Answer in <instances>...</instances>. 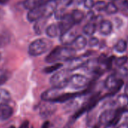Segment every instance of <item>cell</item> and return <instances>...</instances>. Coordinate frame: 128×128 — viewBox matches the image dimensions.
Returning a JSON list of instances; mask_svg holds the SVG:
<instances>
[{
    "label": "cell",
    "instance_id": "42",
    "mask_svg": "<svg viewBox=\"0 0 128 128\" xmlns=\"http://www.w3.org/2000/svg\"><path fill=\"white\" fill-rule=\"evenodd\" d=\"M1 59H2V54L0 53V60H1Z\"/></svg>",
    "mask_w": 128,
    "mask_h": 128
},
{
    "label": "cell",
    "instance_id": "6",
    "mask_svg": "<svg viewBox=\"0 0 128 128\" xmlns=\"http://www.w3.org/2000/svg\"><path fill=\"white\" fill-rule=\"evenodd\" d=\"M62 94V89L53 87L52 88L47 90L42 94V100L44 102H54Z\"/></svg>",
    "mask_w": 128,
    "mask_h": 128
},
{
    "label": "cell",
    "instance_id": "25",
    "mask_svg": "<svg viewBox=\"0 0 128 128\" xmlns=\"http://www.w3.org/2000/svg\"><path fill=\"white\" fill-rule=\"evenodd\" d=\"M105 11L106 12V13L108 14H116L118 12V8L114 2H110L109 3L106 4Z\"/></svg>",
    "mask_w": 128,
    "mask_h": 128
},
{
    "label": "cell",
    "instance_id": "5",
    "mask_svg": "<svg viewBox=\"0 0 128 128\" xmlns=\"http://www.w3.org/2000/svg\"><path fill=\"white\" fill-rule=\"evenodd\" d=\"M88 84H89V80L87 77L80 74H76L71 76L69 81L68 86L71 87L73 89L79 90V89L84 88L88 85Z\"/></svg>",
    "mask_w": 128,
    "mask_h": 128
},
{
    "label": "cell",
    "instance_id": "41",
    "mask_svg": "<svg viewBox=\"0 0 128 128\" xmlns=\"http://www.w3.org/2000/svg\"><path fill=\"white\" fill-rule=\"evenodd\" d=\"M8 128H15V126H11L8 127Z\"/></svg>",
    "mask_w": 128,
    "mask_h": 128
},
{
    "label": "cell",
    "instance_id": "33",
    "mask_svg": "<svg viewBox=\"0 0 128 128\" xmlns=\"http://www.w3.org/2000/svg\"><path fill=\"white\" fill-rule=\"evenodd\" d=\"M29 126H30V122L28 120H26L21 124L20 128H29Z\"/></svg>",
    "mask_w": 128,
    "mask_h": 128
},
{
    "label": "cell",
    "instance_id": "9",
    "mask_svg": "<svg viewBox=\"0 0 128 128\" xmlns=\"http://www.w3.org/2000/svg\"><path fill=\"white\" fill-rule=\"evenodd\" d=\"M87 60H85V56L80 57H73L70 60H69V65L67 70L72 72L74 70H78L82 67H84Z\"/></svg>",
    "mask_w": 128,
    "mask_h": 128
},
{
    "label": "cell",
    "instance_id": "23",
    "mask_svg": "<svg viewBox=\"0 0 128 128\" xmlns=\"http://www.w3.org/2000/svg\"><path fill=\"white\" fill-rule=\"evenodd\" d=\"M62 66V64L60 63V62H56L54 63V65L50 66H47L44 69L43 72L46 74H49V73H53L55 72L56 71H58L60 69H61V67Z\"/></svg>",
    "mask_w": 128,
    "mask_h": 128
},
{
    "label": "cell",
    "instance_id": "18",
    "mask_svg": "<svg viewBox=\"0 0 128 128\" xmlns=\"http://www.w3.org/2000/svg\"><path fill=\"white\" fill-rule=\"evenodd\" d=\"M47 19L46 18H42L39 20H38L37 21H36L35 25H34V30L36 32V34L38 35H41L43 32V30L46 25L47 23Z\"/></svg>",
    "mask_w": 128,
    "mask_h": 128
},
{
    "label": "cell",
    "instance_id": "16",
    "mask_svg": "<svg viewBox=\"0 0 128 128\" xmlns=\"http://www.w3.org/2000/svg\"><path fill=\"white\" fill-rule=\"evenodd\" d=\"M113 29L112 24L109 20H102L100 23V32L103 36H108L112 33Z\"/></svg>",
    "mask_w": 128,
    "mask_h": 128
},
{
    "label": "cell",
    "instance_id": "12",
    "mask_svg": "<svg viewBox=\"0 0 128 128\" xmlns=\"http://www.w3.org/2000/svg\"><path fill=\"white\" fill-rule=\"evenodd\" d=\"M13 114V108L8 103L0 105V120L4 121L8 120Z\"/></svg>",
    "mask_w": 128,
    "mask_h": 128
},
{
    "label": "cell",
    "instance_id": "34",
    "mask_svg": "<svg viewBox=\"0 0 128 128\" xmlns=\"http://www.w3.org/2000/svg\"><path fill=\"white\" fill-rule=\"evenodd\" d=\"M105 128H118V125H115L113 124H108L106 125Z\"/></svg>",
    "mask_w": 128,
    "mask_h": 128
},
{
    "label": "cell",
    "instance_id": "35",
    "mask_svg": "<svg viewBox=\"0 0 128 128\" xmlns=\"http://www.w3.org/2000/svg\"><path fill=\"white\" fill-rule=\"evenodd\" d=\"M42 128H50V122L49 121H45L43 124Z\"/></svg>",
    "mask_w": 128,
    "mask_h": 128
},
{
    "label": "cell",
    "instance_id": "2",
    "mask_svg": "<svg viewBox=\"0 0 128 128\" xmlns=\"http://www.w3.org/2000/svg\"><path fill=\"white\" fill-rule=\"evenodd\" d=\"M53 46V42L46 38H38L33 41L29 46L28 52L30 56H37L49 51Z\"/></svg>",
    "mask_w": 128,
    "mask_h": 128
},
{
    "label": "cell",
    "instance_id": "27",
    "mask_svg": "<svg viewBox=\"0 0 128 128\" xmlns=\"http://www.w3.org/2000/svg\"><path fill=\"white\" fill-rule=\"evenodd\" d=\"M106 6V2H105L104 1H98V2H95L94 8L98 12H102V11L105 10Z\"/></svg>",
    "mask_w": 128,
    "mask_h": 128
},
{
    "label": "cell",
    "instance_id": "7",
    "mask_svg": "<svg viewBox=\"0 0 128 128\" xmlns=\"http://www.w3.org/2000/svg\"><path fill=\"white\" fill-rule=\"evenodd\" d=\"M26 18H27L28 21L30 23L36 22L38 20H39L42 18H44V4L40 6H38L35 8L29 10V12L27 13Z\"/></svg>",
    "mask_w": 128,
    "mask_h": 128
},
{
    "label": "cell",
    "instance_id": "32",
    "mask_svg": "<svg viewBox=\"0 0 128 128\" xmlns=\"http://www.w3.org/2000/svg\"><path fill=\"white\" fill-rule=\"evenodd\" d=\"M84 2V0H72V4H75L77 6L82 5Z\"/></svg>",
    "mask_w": 128,
    "mask_h": 128
},
{
    "label": "cell",
    "instance_id": "19",
    "mask_svg": "<svg viewBox=\"0 0 128 128\" xmlns=\"http://www.w3.org/2000/svg\"><path fill=\"white\" fill-rule=\"evenodd\" d=\"M72 18L74 20L75 24H78L82 22V20L84 18V14L83 12L78 9H76L72 13Z\"/></svg>",
    "mask_w": 128,
    "mask_h": 128
},
{
    "label": "cell",
    "instance_id": "36",
    "mask_svg": "<svg viewBox=\"0 0 128 128\" xmlns=\"http://www.w3.org/2000/svg\"><path fill=\"white\" fill-rule=\"evenodd\" d=\"M9 2V0H0V5H6Z\"/></svg>",
    "mask_w": 128,
    "mask_h": 128
},
{
    "label": "cell",
    "instance_id": "40",
    "mask_svg": "<svg viewBox=\"0 0 128 128\" xmlns=\"http://www.w3.org/2000/svg\"><path fill=\"white\" fill-rule=\"evenodd\" d=\"M111 2H116V1H118V0H110Z\"/></svg>",
    "mask_w": 128,
    "mask_h": 128
},
{
    "label": "cell",
    "instance_id": "11",
    "mask_svg": "<svg viewBox=\"0 0 128 128\" xmlns=\"http://www.w3.org/2000/svg\"><path fill=\"white\" fill-rule=\"evenodd\" d=\"M77 37L76 32L72 30V29L62 33L60 36V42L65 46H69L70 44H72L74 40Z\"/></svg>",
    "mask_w": 128,
    "mask_h": 128
},
{
    "label": "cell",
    "instance_id": "24",
    "mask_svg": "<svg viewBox=\"0 0 128 128\" xmlns=\"http://www.w3.org/2000/svg\"><path fill=\"white\" fill-rule=\"evenodd\" d=\"M115 50L118 53H124L126 50V48H127V44L126 42V41L123 40V39H120L119 40L117 44H115Z\"/></svg>",
    "mask_w": 128,
    "mask_h": 128
},
{
    "label": "cell",
    "instance_id": "17",
    "mask_svg": "<svg viewBox=\"0 0 128 128\" xmlns=\"http://www.w3.org/2000/svg\"><path fill=\"white\" fill-rule=\"evenodd\" d=\"M47 1H48V0H25L24 6L25 8L30 10L43 5Z\"/></svg>",
    "mask_w": 128,
    "mask_h": 128
},
{
    "label": "cell",
    "instance_id": "15",
    "mask_svg": "<svg viewBox=\"0 0 128 128\" xmlns=\"http://www.w3.org/2000/svg\"><path fill=\"white\" fill-rule=\"evenodd\" d=\"M72 44L76 50H82L85 48L88 44V40L83 36H78L74 40Z\"/></svg>",
    "mask_w": 128,
    "mask_h": 128
},
{
    "label": "cell",
    "instance_id": "29",
    "mask_svg": "<svg viewBox=\"0 0 128 128\" xmlns=\"http://www.w3.org/2000/svg\"><path fill=\"white\" fill-rule=\"evenodd\" d=\"M84 6L88 9H92L94 7V0H84Z\"/></svg>",
    "mask_w": 128,
    "mask_h": 128
},
{
    "label": "cell",
    "instance_id": "28",
    "mask_svg": "<svg viewBox=\"0 0 128 128\" xmlns=\"http://www.w3.org/2000/svg\"><path fill=\"white\" fill-rule=\"evenodd\" d=\"M118 78V77H121V78H124L126 76H127L128 75V70L127 69H126L125 67H119L118 71L117 72V74H114Z\"/></svg>",
    "mask_w": 128,
    "mask_h": 128
},
{
    "label": "cell",
    "instance_id": "20",
    "mask_svg": "<svg viewBox=\"0 0 128 128\" xmlns=\"http://www.w3.org/2000/svg\"><path fill=\"white\" fill-rule=\"evenodd\" d=\"M12 99L11 94L6 89L0 88V105L8 103Z\"/></svg>",
    "mask_w": 128,
    "mask_h": 128
},
{
    "label": "cell",
    "instance_id": "13",
    "mask_svg": "<svg viewBox=\"0 0 128 128\" xmlns=\"http://www.w3.org/2000/svg\"><path fill=\"white\" fill-rule=\"evenodd\" d=\"M48 102L49 103L44 104L40 108V114L42 118H48L52 115L56 109V106H54V102Z\"/></svg>",
    "mask_w": 128,
    "mask_h": 128
},
{
    "label": "cell",
    "instance_id": "22",
    "mask_svg": "<svg viewBox=\"0 0 128 128\" xmlns=\"http://www.w3.org/2000/svg\"><path fill=\"white\" fill-rule=\"evenodd\" d=\"M116 103L118 108H124L128 106V96L126 94L119 95L117 98Z\"/></svg>",
    "mask_w": 128,
    "mask_h": 128
},
{
    "label": "cell",
    "instance_id": "39",
    "mask_svg": "<svg viewBox=\"0 0 128 128\" xmlns=\"http://www.w3.org/2000/svg\"><path fill=\"white\" fill-rule=\"evenodd\" d=\"M124 2H125V3H126L128 5V0H124Z\"/></svg>",
    "mask_w": 128,
    "mask_h": 128
},
{
    "label": "cell",
    "instance_id": "30",
    "mask_svg": "<svg viewBox=\"0 0 128 128\" xmlns=\"http://www.w3.org/2000/svg\"><path fill=\"white\" fill-rule=\"evenodd\" d=\"M88 44L90 47H95L99 44V39L96 37H91L88 42Z\"/></svg>",
    "mask_w": 128,
    "mask_h": 128
},
{
    "label": "cell",
    "instance_id": "8",
    "mask_svg": "<svg viewBox=\"0 0 128 128\" xmlns=\"http://www.w3.org/2000/svg\"><path fill=\"white\" fill-rule=\"evenodd\" d=\"M60 20V21L58 25L60 26L61 34L72 29L73 26L75 25L74 20H73L71 14H65Z\"/></svg>",
    "mask_w": 128,
    "mask_h": 128
},
{
    "label": "cell",
    "instance_id": "10",
    "mask_svg": "<svg viewBox=\"0 0 128 128\" xmlns=\"http://www.w3.org/2000/svg\"><path fill=\"white\" fill-rule=\"evenodd\" d=\"M117 109H107L104 111L99 118V122L100 124L102 125H106L108 124H111L112 120H114L115 114H116Z\"/></svg>",
    "mask_w": 128,
    "mask_h": 128
},
{
    "label": "cell",
    "instance_id": "37",
    "mask_svg": "<svg viewBox=\"0 0 128 128\" xmlns=\"http://www.w3.org/2000/svg\"><path fill=\"white\" fill-rule=\"evenodd\" d=\"M126 94L128 96V84L125 87V94Z\"/></svg>",
    "mask_w": 128,
    "mask_h": 128
},
{
    "label": "cell",
    "instance_id": "1",
    "mask_svg": "<svg viewBox=\"0 0 128 128\" xmlns=\"http://www.w3.org/2000/svg\"><path fill=\"white\" fill-rule=\"evenodd\" d=\"M76 54L74 48L70 46H57L46 56L45 61L48 63H56L60 61H69Z\"/></svg>",
    "mask_w": 128,
    "mask_h": 128
},
{
    "label": "cell",
    "instance_id": "38",
    "mask_svg": "<svg viewBox=\"0 0 128 128\" xmlns=\"http://www.w3.org/2000/svg\"><path fill=\"white\" fill-rule=\"evenodd\" d=\"M92 128H100V125H95L94 127H92Z\"/></svg>",
    "mask_w": 128,
    "mask_h": 128
},
{
    "label": "cell",
    "instance_id": "4",
    "mask_svg": "<svg viewBox=\"0 0 128 128\" xmlns=\"http://www.w3.org/2000/svg\"><path fill=\"white\" fill-rule=\"evenodd\" d=\"M124 85V81L118 78L114 74L110 75L105 82V87L112 92V94L118 92Z\"/></svg>",
    "mask_w": 128,
    "mask_h": 128
},
{
    "label": "cell",
    "instance_id": "26",
    "mask_svg": "<svg viewBox=\"0 0 128 128\" xmlns=\"http://www.w3.org/2000/svg\"><path fill=\"white\" fill-rule=\"evenodd\" d=\"M127 60H128V57L127 56H121V57L118 58L115 60V64H116V66L118 68L119 67H122V66H124L126 64Z\"/></svg>",
    "mask_w": 128,
    "mask_h": 128
},
{
    "label": "cell",
    "instance_id": "21",
    "mask_svg": "<svg viewBox=\"0 0 128 128\" xmlns=\"http://www.w3.org/2000/svg\"><path fill=\"white\" fill-rule=\"evenodd\" d=\"M96 31V25L94 23H88L83 28V32L88 36H92Z\"/></svg>",
    "mask_w": 128,
    "mask_h": 128
},
{
    "label": "cell",
    "instance_id": "3",
    "mask_svg": "<svg viewBox=\"0 0 128 128\" xmlns=\"http://www.w3.org/2000/svg\"><path fill=\"white\" fill-rule=\"evenodd\" d=\"M71 71L69 70H62L55 72L50 79V83L54 88L64 89L68 86L71 77Z\"/></svg>",
    "mask_w": 128,
    "mask_h": 128
},
{
    "label": "cell",
    "instance_id": "14",
    "mask_svg": "<svg viewBox=\"0 0 128 128\" xmlns=\"http://www.w3.org/2000/svg\"><path fill=\"white\" fill-rule=\"evenodd\" d=\"M45 33L48 36V37L53 38H56V37L60 36L61 32H60V26L58 24H52L46 28Z\"/></svg>",
    "mask_w": 128,
    "mask_h": 128
},
{
    "label": "cell",
    "instance_id": "31",
    "mask_svg": "<svg viewBox=\"0 0 128 128\" xmlns=\"http://www.w3.org/2000/svg\"><path fill=\"white\" fill-rule=\"evenodd\" d=\"M8 79V76L7 74H3L0 76V85L5 84Z\"/></svg>",
    "mask_w": 128,
    "mask_h": 128
}]
</instances>
